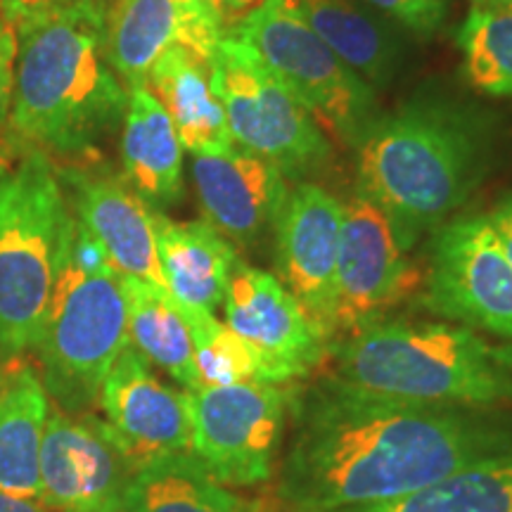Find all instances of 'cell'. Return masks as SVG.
Listing matches in <instances>:
<instances>
[{"mask_svg":"<svg viewBox=\"0 0 512 512\" xmlns=\"http://www.w3.org/2000/svg\"><path fill=\"white\" fill-rule=\"evenodd\" d=\"M503 458L512 415L501 408L387 399L323 377L294 399L280 498L292 512L354 508Z\"/></svg>","mask_w":512,"mask_h":512,"instance_id":"cell-1","label":"cell"},{"mask_svg":"<svg viewBox=\"0 0 512 512\" xmlns=\"http://www.w3.org/2000/svg\"><path fill=\"white\" fill-rule=\"evenodd\" d=\"M356 150V192L392 221L399 242L451 219L489 174L496 124L484 110L439 93H418L380 114Z\"/></svg>","mask_w":512,"mask_h":512,"instance_id":"cell-2","label":"cell"},{"mask_svg":"<svg viewBox=\"0 0 512 512\" xmlns=\"http://www.w3.org/2000/svg\"><path fill=\"white\" fill-rule=\"evenodd\" d=\"M17 34L8 147L100 159L98 147L124 121L128 91L107 57V8L76 5L27 19Z\"/></svg>","mask_w":512,"mask_h":512,"instance_id":"cell-3","label":"cell"},{"mask_svg":"<svg viewBox=\"0 0 512 512\" xmlns=\"http://www.w3.org/2000/svg\"><path fill=\"white\" fill-rule=\"evenodd\" d=\"M332 380L434 406H512V342L494 344L451 323L377 320L328 349Z\"/></svg>","mask_w":512,"mask_h":512,"instance_id":"cell-4","label":"cell"},{"mask_svg":"<svg viewBox=\"0 0 512 512\" xmlns=\"http://www.w3.org/2000/svg\"><path fill=\"white\" fill-rule=\"evenodd\" d=\"M72 209L57 164L29 150L0 174V354L38 349Z\"/></svg>","mask_w":512,"mask_h":512,"instance_id":"cell-5","label":"cell"},{"mask_svg":"<svg viewBox=\"0 0 512 512\" xmlns=\"http://www.w3.org/2000/svg\"><path fill=\"white\" fill-rule=\"evenodd\" d=\"M72 230V223H69ZM128 347V309L117 271L83 273L69 259V235L38 344L43 387L64 413L100 399L112 363Z\"/></svg>","mask_w":512,"mask_h":512,"instance_id":"cell-6","label":"cell"},{"mask_svg":"<svg viewBox=\"0 0 512 512\" xmlns=\"http://www.w3.org/2000/svg\"><path fill=\"white\" fill-rule=\"evenodd\" d=\"M342 147H354L380 117L375 91L309 27L294 0H264L230 29Z\"/></svg>","mask_w":512,"mask_h":512,"instance_id":"cell-7","label":"cell"},{"mask_svg":"<svg viewBox=\"0 0 512 512\" xmlns=\"http://www.w3.org/2000/svg\"><path fill=\"white\" fill-rule=\"evenodd\" d=\"M209 69L235 145L273 162L287 181L330 164L332 143L323 128L247 43L228 31Z\"/></svg>","mask_w":512,"mask_h":512,"instance_id":"cell-8","label":"cell"},{"mask_svg":"<svg viewBox=\"0 0 512 512\" xmlns=\"http://www.w3.org/2000/svg\"><path fill=\"white\" fill-rule=\"evenodd\" d=\"M185 392V389H183ZM190 453L223 486H256L273 472L285 430L278 384L235 382L185 392Z\"/></svg>","mask_w":512,"mask_h":512,"instance_id":"cell-9","label":"cell"},{"mask_svg":"<svg viewBox=\"0 0 512 512\" xmlns=\"http://www.w3.org/2000/svg\"><path fill=\"white\" fill-rule=\"evenodd\" d=\"M425 302L465 328L512 342V264L489 216H463L437 228Z\"/></svg>","mask_w":512,"mask_h":512,"instance_id":"cell-10","label":"cell"},{"mask_svg":"<svg viewBox=\"0 0 512 512\" xmlns=\"http://www.w3.org/2000/svg\"><path fill=\"white\" fill-rule=\"evenodd\" d=\"M420 285V266L399 242L392 221L356 192L344 207L339 230L335 337L384 320V313L413 297Z\"/></svg>","mask_w":512,"mask_h":512,"instance_id":"cell-11","label":"cell"},{"mask_svg":"<svg viewBox=\"0 0 512 512\" xmlns=\"http://www.w3.org/2000/svg\"><path fill=\"white\" fill-rule=\"evenodd\" d=\"M221 306L228 328L252 349L259 382L299 380L328 358V335L271 273L240 261Z\"/></svg>","mask_w":512,"mask_h":512,"instance_id":"cell-12","label":"cell"},{"mask_svg":"<svg viewBox=\"0 0 512 512\" xmlns=\"http://www.w3.org/2000/svg\"><path fill=\"white\" fill-rule=\"evenodd\" d=\"M133 465L105 422L62 408L48 413L41 444V501L53 512H121Z\"/></svg>","mask_w":512,"mask_h":512,"instance_id":"cell-13","label":"cell"},{"mask_svg":"<svg viewBox=\"0 0 512 512\" xmlns=\"http://www.w3.org/2000/svg\"><path fill=\"white\" fill-rule=\"evenodd\" d=\"M74 216L105 249L114 271L169 292L157 254L155 209L102 159L57 169Z\"/></svg>","mask_w":512,"mask_h":512,"instance_id":"cell-14","label":"cell"},{"mask_svg":"<svg viewBox=\"0 0 512 512\" xmlns=\"http://www.w3.org/2000/svg\"><path fill=\"white\" fill-rule=\"evenodd\" d=\"M344 204L316 183L287 192L275 223V278L302 304L309 318L335 337V271Z\"/></svg>","mask_w":512,"mask_h":512,"instance_id":"cell-15","label":"cell"},{"mask_svg":"<svg viewBox=\"0 0 512 512\" xmlns=\"http://www.w3.org/2000/svg\"><path fill=\"white\" fill-rule=\"evenodd\" d=\"M100 406L107 432L133 470L190 451L185 392H176L159 380L150 361L131 342L102 382Z\"/></svg>","mask_w":512,"mask_h":512,"instance_id":"cell-16","label":"cell"},{"mask_svg":"<svg viewBox=\"0 0 512 512\" xmlns=\"http://www.w3.org/2000/svg\"><path fill=\"white\" fill-rule=\"evenodd\" d=\"M192 181L204 221L240 247H252L275 230L290 192L278 166L242 147L228 155L192 157Z\"/></svg>","mask_w":512,"mask_h":512,"instance_id":"cell-17","label":"cell"},{"mask_svg":"<svg viewBox=\"0 0 512 512\" xmlns=\"http://www.w3.org/2000/svg\"><path fill=\"white\" fill-rule=\"evenodd\" d=\"M226 31L211 27L178 0H112L107 10V57L128 88L147 83L150 69L171 46L211 60Z\"/></svg>","mask_w":512,"mask_h":512,"instance_id":"cell-18","label":"cell"},{"mask_svg":"<svg viewBox=\"0 0 512 512\" xmlns=\"http://www.w3.org/2000/svg\"><path fill=\"white\" fill-rule=\"evenodd\" d=\"M157 254L174 302L214 313L240 259L233 242L209 221H174L155 209Z\"/></svg>","mask_w":512,"mask_h":512,"instance_id":"cell-19","label":"cell"},{"mask_svg":"<svg viewBox=\"0 0 512 512\" xmlns=\"http://www.w3.org/2000/svg\"><path fill=\"white\" fill-rule=\"evenodd\" d=\"M147 88L162 102L183 150L197 155H228L235 140L214 88L209 62L185 46H171L147 76Z\"/></svg>","mask_w":512,"mask_h":512,"instance_id":"cell-20","label":"cell"},{"mask_svg":"<svg viewBox=\"0 0 512 512\" xmlns=\"http://www.w3.org/2000/svg\"><path fill=\"white\" fill-rule=\"evenodd\" d=\"M124 178L152 209H164L183 195V145L164 105L147 83L128 88L121 131Z\"/></svg>","mask_w":512,"mask_h":512,"instance_id":"cell-21","label":"cell"},{"mask_svg":"<svg viewBox=\"0 0 512 512\" xmlns=\"http://www.w3.org/2000/svg\"><path fill=\"white\" fill-rule=\"evenodd\" d=\"M50 406L34 368L12 361L0 370V491L41 496V444Z\"/></svg>","mask_w":512,"mask_h":512,"instance_id":"cell-22","label":"cell"},{"mask_svg":"<svg viewBox=\"0 0 512 512\" xmlns=\"http://www.w3.org/2000/svg\"><path fill=\"white\" fill-rule=\"evenodd\" d=\"M309 27L358 79L384 88L401 62V43L356 0H294Z\"/></svg>","mask_w":512,"mask_h":512,"instance_id":"cell-23","label":"cell"},{"mask_svg":"<svg viewBox=\"0 0 512 512\" xmlns=\"http://www.w3.org/2000/svg\"><path fill=\"white\" fill-rule=\"evenodd\" d=\"M121 512H254L216 482L192 453H174L136 470Z\"/></svg>","mask_w":512,"mask_h":512,"instance_id":"cell-24","label":"cell"},{"mask_svg":"<svg viewBox=\"0 0 512 512\" xmlns=\"http://www.w3.org/2000/svg\"><path fill=\"white\" fill-rule=\"evenodd\" d=\"M126 309L128 342L147 361L166 370L185 392L202 387L195 366V347L183 313L169 292L121 275Z\"/></svg>","mask_w":512,"mask_h":512,"instance_id":"cell-25","label":"cell"},{"mask_svg":"<svg viewBox=\"0 0 512 512\" xmlns=\"http://www.w3.org/2000/svg\"><path fill=\"white\" fill-rule=\"evenodd\" d=\"M330 512H512V458L456 472L413 494Z\"/></svg>","mask_w":512,"mask_h":512,"instance_id":"cell-26","label":"cell"},{"mask_svg":"<svg viewBox=\"0 0 512 512\" xmlns=\"http://www.w3.org/2000/svg\"><path fill=\"white\" fill-rule=\"evenodd\" d=\"M472 88L512 98V3H475L456 34Z\"/></svg>","mask_w":512,"mask_h":512,"instance_id":"cell-27","label":"cell"},{"mask_svg":"<svg viewBox=\"0 0 512 512\" xmlns=\"http://www.w3.org/2000/svg\"><path fill=\"white\" fill-rule=\"evenodd\" d=\"M178 306V304H176ZM185 323L195 347V366L202 387H223L235 382H259L256 358L252 349L228 328L219 323L214 313L202 309H183Z\"/></svg>","mask_w":512,"mask_h":512,"instance_id":"cell-28","label":"cell"},{"mask_svg":"<svg viewBox=\"0 0 512 512\" xmlns=\"http://www.w3.org/2000/svg\"><path fill=\"white\" fill-rule=\"evenodd\" d=\"M363 3L392 17L418 36L437 34L448 15L446 0H363Z\"/></svg>","mask_w":512,"mask_h":512,"instance_id":"cell-29","label":"cell"},{"mask_svg":"<svg viewBox=\"0 0 512 512\" xmlns=\"http://www.w3.org/2000/svg\"><path fill=\"white\" fill-rule=\"evenodd\" d=\"M15 57L17 34L15 27L5 17H0V174L12 162V150L8 147V114L12 100V83H15Z\"/></svg>","mask_w":512,"mask_h":512,"instance_id":"cell-30","label":"cell"},{"mask_svg":"<svg viewBox=\"0 0 512 512\" xmlns=\"http://www.w3.org/2000/svg\"><path fill=\"white\" fill-rule=\"evenodd\" d=\"M76 5H100L110 10L112 0H0V17L8 19L12 27H19L27 19L76 8Z\"/></svg>","mask_w":512,"mask_h":512,"instance_id":"cell-31","label":"cell"},{"mask_svg":"<svg viewBox=\"0 0 512 512\" xmlns=\"http://www.w3.org/2000/svg\"><path fill=\"white\" fill-rule=\"evenodd\" d=\"M486 216H489L491 228H494V233L498 235V242H501L503 252L512 264V195L498 202L496 209Z\"/></svg>","mask_w":512,"mask_h":512,"instance_id":"cell-32","label":"cell"},{"mask_svg":"<svg viewBox=\"0 0 512 512\" xmlns=\"http://www.w3.org/2000/svg\"><path fill=\"white\" fill-rule=\"evenodd\" d=\"M185 10H190L192 15H197L204 22L211 24V27L226 31L228 34V24L226 17H223V5L221 0H178Z\"/></svg>","mask_w":512,"mask_h":512,"instance_id":"cell-33","label":"cell"},{"mask_svg":"<svg viewBox=\"0 0 512 512\" xmlns=\"http://www.w3.org/2000/svg\"><path fill=\"white\" fill-rule=\"evenodd\" d=\"M0 512H53V510L46 508L38 498H22V496L3 494V491H0Z\"/></svg>","mask_w":512,"mask_h":512,"instance_id":"cell-34","label":"cell"},{"mask_svg":"<svg viewBox=\"0 0 512 512\" xmlns=\"http://www.w3.org/2000/svg\"><path fill=\"white\" fill-rule=\"evenodd\" d=\"M261 3H264V0H221L223 17H226L228 31L233 29L235 24H238L240 19L247 15V12H252L254 8H259Z\"/></svg>","mask_w":512,"mask_h":512,"instance_id":"cell-35","label":"cell"},{"mask_svg":"<svg viewBox=\"0 0 512 512\" xmlns=\"http://www.w3.org/2000/svg\"><path fill=\"white\" fill-rule=\"evenodd\" d=\"M479 3H510V0H479Z\"/></svg>","mask_w":512,"mask_h":512,"instance_id":"cell-36","label":"cell"},{"mask_svg":"<svg viewBox=\"0 0 512 512\" xmlns=\"http://www.w3.org/2000/svg\"><path fill=\"white\" fill-rule=\"evenodd\" d=\"M475 3H479V0H475Z\"/></svg>","mask_w":512,"mask_h":512,"instance_id":"cell-37","label":"cell"},{"mask_svg":"<svg viewBox=\"0 0 512 512\" xmlns=\"http://www.w3.org/2000/svg\"><path fill=\"white\" fill-rule=\"evenodd\" d=\"M510 3H512V0H510Z\"/></svg>","mask_w":512,"mask_h":512,"instance_id":"cell-38","label":"cell"}]
</instances>
